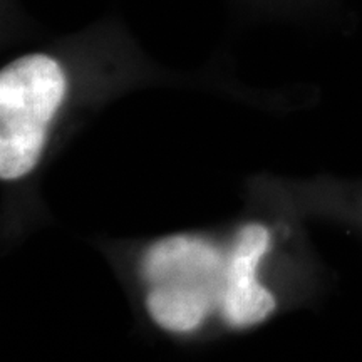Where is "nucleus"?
Wrapping results in <instances>:
<instances>
[{
  "label": "nucleus",
  "instance_id": "nucleus-1",
  "mask_svg": "<svg viewBox=\"0 0 362 362\" xmlns=\"http://www.w3.org/2000/svg\"><path fill=\"white\" fill-rule=\"evenodd\" d=\"M226 247L202 233L158 238L139 259L143 304L171 336H192L218 315Z\"/></svg>",
  "mask_w": 362,
  "mask_h": 362
},
{
  "label": "nucleus",
  "instance_id": "nucleus-2",
  "mask_svg": "<svg viewBox=\"0 0 362 362\" xmlns=\"http://www.w3.org/2000/svg\"><path fill=\"white\" fill-rule=\"evenodd\" d=\"M69 94V74L56 54L34 51L0 71V180L17 183L37 170L59 112Z\"/></svg>",
  "mask_w": 362,
  "mask_h": 362
},
{
  "label": "nucleus",
  "instance_id": "nucleus-3",
  "mask_svg": "<svg viewBox=\"0 0 362 362\" xmlns=\"http://www.w3.org/2000/svg\"><path fill=\"white\" fill-rule=\"evenodd\" d=\"M270 248L272 233L260 221L240 225L226 245L218 317L228 329L259 327L277 309V298L260 280Z\"/></svg>",
  "mask_w": 362,
  "mask_h": 362
}]
</instances>
